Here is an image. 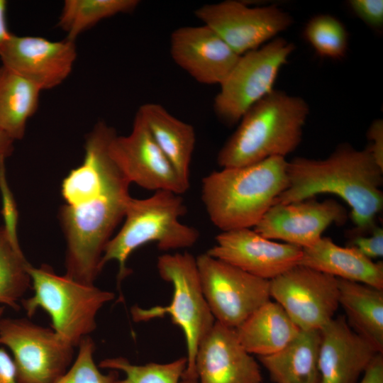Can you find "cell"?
I'll return each mask as SVG.
<instances>
[{
	"label": "cell",
	"instance_id": "cell-1",
	"mask_svg": "<svg viewBox=\"0 0 383 383\" xmlns=\"http://www.w3.org/2000/svg\"><path fill=\"white\" fill-rule=\"evenodd\" d=\"M116 131L99 121L86 138L82 164L62 183L65 204L60 218L67 249L66 274L82 283L94 284L101 271L105 247L123 219L132 198L130 182L109 153Z\"/></svg>",
	"mask_w": 383,
	"mask_h": 383
},
{
	"label": "cell",
	"instance_id": "cell-2",
	"mask_svg": "<svg viewBox=\"0 0 383 383\" xmlns=\"http://www.w3.org/2000/svg\"><path fill=\"white\" fill-rule=\"evenodd\" d=\"M287 176L288 186L274 204L333 194L350 207L356 235H364L375 226L383 207V169L367 148L360 150L345 144L323 160L296 157L287 163Z\"/></svg>",
	"mask_w": 383,
	"mask_h": 383
},
{
	"label": "cell",
	"instance_id": "cell-3",
	"mask_svg": "<svg viewBox=\"0 0 383 383\" xmlns=\"http://www.w3.org/2000/svg\"><path fill=\"white\" fill-rule=\"evenodd\" d=\"M287 163L275 156L204 177L201 199L213 224L221 231L255 226L287 187Z\"/></svg>",
	"mask_w": 383,
	"mask_h": 383
},
{
	"label": "cell",
	"instance_id": "cell-4",
	"mask_svg": "<svg viewBox=\"0 0 383 383\" xmlns=\"http://www.w3.org/2000/svg\"><path fill=\"white\" fill-rule=\"evenodd\" d=\"M309 113L304 99L274 89L242 116L218 152V165L238 167L271 157H285L299 145Z\"/></svg>",
	"mask_w": 383,
	"mask_h": 383
},
{
	"label": "cell",
	"instance_id": "cell-5",
	"mask_svg": "<svg viewBox=\"0 0 383 383\" xmlns=\"http://www.w3.org/2000/svg\"><path fill=\"white\" fill-rule=\"evenodd\" d=\"M180 195L159 190L145 199H131L123 225L106 244L101 261V269L109 261L118 262V286L130 273L126 267L128 257L140 246L154 242L160 250L167 251L196 243L199 231L179 221L187 211Z\"/></svg>",
	"mask_w": 383,
	"mask_h": 383
},
{
	"label": "cell",
	"instance_id": "cell-6",
	"mask_svg": "<svg viewBox=\"0 0 383 383\" xmlns=\"http://www.w3.org/2000/svg\"><path fill=\"white\" fill-rule=\"evenodd\" d=\"M27 270L33 290L30 297L21 300L27 316L45 311L52 329L74 348L96 329L98 312L115 298L114 293L94 284L59 275L48 265L36 267L29 263Z\"/></svg>",
	"mask_w": 383,
	"mask_h": 383
},
{
	"label": "cell",
	"instance_id": "cell-7",
	"mask_svg": "<svg viewBox=\"0 0 383 383\" xmlns=\"http://www.w3.org/2000/svg\"><path fill=\"white\" fill-rule=\"evenodd\" d=\"M157 268L160 277L173 287L171 302L166 306L148 309L133 306L131 309L133 320L146 322L169 316L185 338L187 365L182 379L197 381V348L216 320L202 291L196 258L188 252L164 254L158 257Z\"/></svg>",
	"mask_w": 383,
	"mask_h": 383
},
{
	"label": "cell",
	"instance_id": "cell-8",
	"mask_svg": "<svg viewBox=\"0 0 383 383\" xmlns=\"http://www.w3.org/2000/svg\"><path fill=\"white\" fill-rule=\"evenodd\" d=\"M294 49L293 43L274 38L240 55L214 98L216 116L228 125L240 121L252 106L274 90L278 73Z\"/></svg>",
	"mask_w": 383,
	"mask_h": 383
},
{
	"label": "cell",
	"instance_id": "cell-9",
	"mask_svg": "<svg viewBox=\"0 0 383 383\" xmlns=\"http://www.w3.org/2000/svg\"><path fill=\"white\" fill-rule=\"evenodd\" d=\"M0 345L11 353L20 383H55L73 362L74 348L27 318H0Z\"/></svg>",
	"mask_w": 383,
	"mask_h": 383
},
{
	"label": "cell",
	"instance_id": "cell-10",
	"mask_svg": "<svg viewBox=\"0 0 383 383\" xmlns=\"http://www.w3.org/2000/svg\"><path fill=\"white\" fill-rule=\"evenodd\" d=\"M202 291L215 320L236 328L270 300V280L208 255L196 258Z\"/></svg>",
	"mask_w": 383,
	"mask_h": 383
},
{
	"label": "cell",
	"instance_id": "cell-11",
	"mask_svg": "<svg viewBox=\"0 0 383 383\" xmlns=\"http://www.w3.org/2000/svg\"><path fill=\"white\" fill-rule=\"evenodd\" d=\"M270 293L301 331L321 330L339 306L338 279L300 265L270 280Z\"/></svg>",
	"mask_w": 383,
	"mask_h": 383
},
{
	"label": "cell",
	"instance_id": "cell-12",
	"mask_svg": "<svg viewBox=\"0 0 383 383\" xmlns=\"http://www.w3.org/2000/svg\"><path fill=\"white\" fill-rule=\"evenodd\" d=\"M194 15L240 56L274 39L293 23L277 6L251 7L235 0L203 5Z\"/></svg>",
	"mask_w": 383,
	"mask_h": 383
},
{
	"label": "cell",
	"instance_id": "cell-13",
	"mask_svg": "<svg viewBox=\"0 0 383 383\" xmlns=\"http://www.w3.org/2000/svg\"><path fill=\"white\" fill-rule=\"evenodd\" d=\"M109 153L130 183L154 192L166 190L182 194L187 191L172 164L157 145L145 122L136 113L128 135L117 134Z\"/></svg>",
	"mask_w": 383,
	"mask_h": 383
},
{
	"label": "cell",
	"instance_id": "cell-14",
	"mask_svg": "<svg viewBox=\"0 0 383 383\" xmlns=\"http://www.w3.org/2000/svg\"><path fill=\"white\" fill-rule=\"evenodd\" d=\"M347 218L346 209L335 200L313 197L274 204L253 230L265 238L306 248L316 243L331 225L343 224Z\"/></svg>",
	"mask_w": 383,
	"mask_h": 383
},
{
	"label": "cell",
	"instance_id": "cell-15",
	"mask_svg": "<svg viewBox=\"0 0 383 383\" xmlns=\"http://www.w3.org/2000/svg\"><path fill=\"white\" fill-rule=\"evenodd\" d=\"M75 41H51L38 36L11 34L0 50L2 65L38 86L50 89L72 72L77 58Z\"/></svg>",
	"mask_w": 383,
	"mask_h": 383
},
{
	"label": "cell",
	"instance_id": "cell-16",
	"mask_svg": "<svg viewBox=\"0 0 383 383\" xmlns=\"http://www.w3.org/2000/svg\"><path fill=\"white\" fill-rule=\"evenodd\" d=\"M255 277L271 280L299 265L302 248L265 238L250 228L221 231L206 252Z\"/></svg>",
	"mask_w": 383,
	"mask_h": 383
},
{
	"label": "cell",
	"instance_id": "cell-17",
	"mask_svg": "<svg viewBox=\"0 0 383 383\" xmlns=\"http://www.w3.org/2000/svg\"><path fill=\"white\" fill-rule=\"evenodd\" d=\"M170 48L173 61L196 82L207 85L220 86L240 57L204 24L175 29Z\"/></svg>",
	"mask_w": 383,
	"mask_h": 383
},
{
	"label": "cell",
	"instance_id": "cell-18",
	"mask_svg": "<svg viewBox=\"0 0 383 383\" xmlns=\"http://www.w3.org/2000/svg\"><path fill=\"white\" fill-rule=\"evenodd\" d=\"M198 383H262L260 367L242 345L235 328L218 321L199 344L195 357Z\"/></svg>",
	"mask_w": 383,
	"mask_h": 383
},
{
	"label": "cell",
	"instance_id": "cell-19",
	"mask_svg": "<svg viewBox=\"0 0 383 383\" xmlns=\"http://www.w3.org/2000/svg\"><path fill=\"white\" fill-rule=\"evenodd\" d=\"M320 333L321 383H358L361 374L380 353L349 326L344 316L333 318Z\"/></svg>",
	"mask_w": 383,
	"mask_h": 383
},
{
	"label": "cell",
	"instance_id": "cell-20",
	"mask_svg": "<svg viewBox=\"0 0 383 383\" xmlns=\"http://www.w3.org/2000/svg\"><path fill=\"white\" fill-rule=\"evenodd\" d=\"M299 265L337 279L365 284L383 289V262H374L353 247H341L321 237L313 245L302 248Z\"/></svg>",
	"mask_w": 383,
	"mask_h": 383
},
{
	"label": "cell",
	"instance_id": "cell-21",
	"mask_svg": "<svg viewBox=\"0 0 383 383\" xmlns=\"http://www.w3.org/2000/svg\"><path fill=\"white\" fill-rule=\"evenodd\" d=\"M137 113L182 181L189 187V168L196 141L193 126L158 104H143Z\"/></svg>",
	"mask_w": 383,
	"mask_h": 383
},
{
	"label": "cell",
	"instance_id": "cell-22",
	"mask_svg": "<svg viewBox=\"0 0 383 383\" xmlns=\"http://www.w3.org/2000/svg\"><path fill=\"white\" fill-rule=\"evenodd\" d=\"M235 331L244 348L257 357L280 351L301 331L284 309L271 300L258 308Z\"/></svg>",
	"mask_w": 383,
	"mask_h": 383
},
{
	"label": "cell",
	"instance_id": "cell-23",
	"mask_svg": "<svg viewBox=\"0 0 383 383\" xmlns=\"http://www.w3.org/2000/svg\"><path fill=\"white\" fill-rule=\"evenodd\" d=\"M320 340V330L301 331L280 351L257 358L274 383H321Z\"/></svg>",
	"mask_w": 383,
	"mask_h": 383
},
{
	"label": "cell",
	"instance_id": "cell-24",
	"mask_svg": "<svg viewBox=\"0 0 383 383\" xmlns=\"http://www.w3.org/2000/svg\"><path fill=\"white\" fill-rule=\"evenodd\" d=\"M338 283L348 324L383 353V289L341 279Z\"/></svg>",
	"mask_w": 383,
	"mask_h": 383
},
{
	"label": "cell",
	"instance_id": "cell-25",
	"mask_svg": "<svg viewBox=\"0 0 383 383\" xmlns=\"http://www.w3.org/2000/svg\"><path fill=\"white\" fill-rule=\"evenodd\" d=\"M42 90L30 81L0 67V131L21 140L28 119L35 113Z\"/></svg>",
	"mask_w": 383,
	"mask_h": 383
},
{
	"label": "cell",
	"instance_id": "cell-26",
	"mask_svg": "<svg viewBox=\"0 0 383 383\" xmlns=\"http://www.w3.org/2000/svg\"><path fill=\"white\" fill-rule=\"evenodd\" d=\"M139 3L138 0H66L57 26L67 33V39L75 41L78 35L101 20L130 13Z\"/></svg>",
	"mask_w": 383,
	"mask_h": 383
},
{
	"label": "cell",
	"instance_id": "cell-27",
	"mask_svg": "<svg viewBox=\"0 0 383 383\" xmlns=\"http://www.w3.org/2000/svg\"><path fill=\"white\" fill-rule=\"evenodd\" d=\"M26 260L20 245L13 243L0 226V305L14 310L31 286Z\"/></svg>",
	"mask_w": 383,
	"mask_h": 383
},
{
	"label": "cell",
	"instance_id": "cell-28",
	"mask_svg": "<svg viewBox=\"0 0 383 383\" xmlns=\"http://www.w3.org/2000/svg\"><path fill=\"white\" fill-rule=\"evenodd\" d=\"M187 365V357L168 363L149 362L143 365H133L123 357H116L101 360L98 366L125 374L123 379H117L114 383H180Z\"/></svg>",
	"mask_w": 383,
	"mask_h": 383
},
{
	"label": "cell",
	"instance_id": "cell-29",
	"mask_svg": "<svg viewBox=\"0 0 383 383\" xmlns=\"http://www.w3.org/2000/svg\"><path fill=\"white\" fill-rule=\"evenodd\" d=\"M304 35L321 57L340 59L346 54L348 32L344 25L333 16L320 14L313 17L306 23Z\"/></svg>",
	"mask_w": 383,
	"mask_h": 383
},
{
	"label": "cell",
	"instance_id": "cell-30",
	"mask_svg": "<svg viewBox=\"0 0 383 383\" xmlns=\"http://www.w3.org/2000/svg\"><path fill=\"white\" fill-rule=\"evenodd\" d=\"M77 357L67 370L55 383H114L118 372L102 373L95 363V344L89 335L78 345Z\"/></svg>",
	"mask_w": 383,
	"mask_h": 383
},
{
	"label": "cell",
	"instance_id": "cell-31",
	"mask_svg": "<svg viewBox=\"0 0 383 383\" xmlns=\"http://www.w3.org/2000/svg\"><path fill=\"white\" fill-rule=\"evenodd\" d=\"M0 192L2 202L1 214L4 219L2 226L11 241L20 245L17 235L18 212L6 179L5 164L0 166Z\"/></svg>",
	"mask_w": 383,
	"mask_h": 383
},
{
	"label": "cell",
	"instance_id": "cell-32",
	"mask_svg": "<svg viewBox=\"0 0 383 383\" xmlns=\"http://www.w3.org/2000/svg\"><path fill=\"white\" fill-rule=\"evenodd\" d=\"M353 11L368 26L380 28L383 25L382 0H350Z\"/></svg>",
	"mask_w": 383,
	"mask_h": 383
},
{
	"label": "cell",
	"instance_id": "cell-33",
	"mask_svg": "<svg viewBox=\"0 0 383 383\" xmlns=\"http://www.w3.org/2000/svg\"><path fill=\"white\" fill-rule=\"evenodd\" d=\"M357 249L367 257L372 260L383 255V229L374 226L371 235H355L349 242L348 245Z\"/></svg>",
	"mask_w": 383,
	"mask_h": 383
},
{
	"label": "cell",
	"instance_id": "cell-34",
	"mask_svg": "<svg viewBox=\"0 0 383 383\" xmlns=\"http://www.w3.org/2000/svg\"><path fill=\"white\" fill-rule=\"evenodd\" d=\"M367 136L370 145L367 148L377 164L383 169V121L377 119L370 126Z\"/></svg>",
	"mask_w": 383,
	"mask_h": 383
},
{
	"label": "cell",
	"instance_id": "cell-35",
	"mask_svg": "<svg viewBox=\"0 0 383 383\" xmlns=\"http://www.w3.org/2000/svg\"><path fill=\"white\" fill-rule=\"evenodd\" d=\"M0 383H20L11 356L0 347Z\"/></svg>",
	"mask_w": 383,
	"mask_h": 383
},
{
	"label": "cell",
	"instance_id": "cell-36",
	"mask_svg": "<svg viewBox=\"0 0 383 383\" xmlns=\"http://www.w3.org/2000/svg\"><path fill=\"white\" fill-rule=\"evenodd\" d=\"M358 383H383V353L374 357Z\"/></svg>",
	"mask_w": 383,
	"mask_h": 383
},
{
	"label": "cell",
	"instance_id": "cell-37",
	"mask_svg": "<svg viewBox=\"0 0 383 383\" xmlns=\"http://www.w3.org/2000/svg\"><path fill=\"white\" fill-rule=\"evenodd\" d=\"M14 140L0 131V166L5 164L14 150Z\"/></svg>",
	"mask_w": 383,
	"mask_h": 383
},
{
	"label": "cell",
	"instance_id": "cell-38",
	"mask_svg": "<svg viewBox=\"0 0 383 383\" xmlns=\"http://www.w3.org/2000/svg\"><path fill=\"white\" fill-rule=\"evenodd\" d=\"M7 1L5 0H0V50L9 39L11 35V33L9 31L6 21V11Z\"/></svg>",
	"mask_w": 383,
	"mask_h": 383
},
{
	"label": "cell",
	"instance_id": "cell-39",
	"mask_svg": "<svg viewBox=\"0 0 383 383\" xmlns=\"http://www.w3.org/2000/svg\"><path fill=\"white\" fill-rule=\"evenodd\" d=\"M180 383H198L196 380H192L187 379H182Z\"/></svg>",
	"mask_w": 383,
	"mask_h": 383
},
{
	"label": "cell",
	"instance_id": "cell-40",
	"mask_svg": "<svg viewBox=\"0 0 383 383\" xmlns=\"http://www.w3.org/2000/svg\"><path fill=\"white\" fill-rule=\"evenodd\" d=\"M5 306H0V318H1L2 314L4 312Z\"/></svg>",
	"mask_w": 383,
	"mask_h": 383
}]
</instances>
